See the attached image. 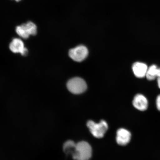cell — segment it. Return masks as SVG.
Instances as JSON below:
<instances>
[{
	"label": "cell",
	"mask_w": 160,
	"mask_h": 160,
	"mask_svg": "<svg viewBox=\"0 0 160 160\" xmlns=\"http://www.w3.org/2000/svg\"><path fill=\"white\" fill-rule=\"evenodd\" d=\"M91 146L87 142L82 141L76 144L75 151L72 158L75 160H89L92 155Z\"/></svg>",
	"instance_id": "cell-1"
},
{
	"label": "cell",
	"mask_w": 160,
	"mask_h": 160,
	"mask_svg": "<svg viewBox=\"0 0 160 160\" xmlns=\"http://www.w3.org/2000/svg\"><path fill=\"white\" fill-rule=\"evenodd\" d=\"M157 82L158 86V87L160 89V77L158 78H157Z\"/></svg>",
	"instance_id": "cell-14"
},
{
	"label": "cell",
	"mask_w": 160,
	"mask_h": 160,
	"mask_svg": "<svg viewBox=\"0 0 160 160\" xmlns=\"http://www.w3.org/2000/svg\"><path fill=\"white\" fill-rule=\"evenodd\" d=\"M88 54L87 48L83 45H79L70 50L69 55L74 61L81 62L83 61Z\"/></svg>",
	"instance_id": "cell-4"
},
{
	"label": "cell",
	"mask_w": 160,
	"mask_h": 160,
	"mask_svg": "<svg viewBox=\"0 0 160 160\" xmlns=\"http://www.w3.org/2000/svg\"><path fill=\"white\" fill-rule=\"evenodd\" d=\"M148 68L147 65L141 62H136L133 64L132 69L136 77L143 78L146 77Z\"/></svg>",
	"instance_id": "cell-8"
},
{
	"label": "cell",
	"mask_w": 160,
	"mask_h": 160,
	"mask_svg": "<svg viewBox=\"0 0 160 160\" xmlns=\"http://www.w3.org/2000/svg\"><path fill=\"white\" fill-rule=\"evenodd\" d=\"M156 105L158 110L160 111V95L158 96L156 100Z\"/></svg>",
	"instance_id": "cell-13"
},
{
	"label": "cell",
	"mask_w": 160,
	"mask_h": 160,
	"mask_svg": "<svg viewBox=\"0 0 160 160\" xmlns=\"http://www.w3.org/2000/svg\"><path fill=\"white\" fill-rule=\"evenodd\" d=\"M25 25L30 35H35L37 34V27L34 23L32 22H29L25 23Z\"/></svg>",
	"instance_id": "cell-12"
},
{
	"label": "cell",
	"mask_w": 160,
	"mask_h": 160,
	"mask_svg": "<svg viewBox=\"0 0 160 160\" xmlns=\"http://www.w3.org/2000/svg\"><path fill=\"white\" fill-rule=\"evenodd\" d=\"M87 126L92 134L97 138H103L108 128L107 122L104 120L99 123L90 120L87 122Z\"/></svg>",
	"instance_id": "cell-2"
},
{
	"label": "cell",
	"mask_w": 160,
	"mask_h": 160,
	"mask_svg": "<svg viewBox=\"0 0 160 160\" xmlns=\"http://www.w3.org/2000/svg\"><path fill=\"white\" fill-rule=\"evenodd\" d=\"M146 77L149 81H152L160 77V68L155 65L150 66L148 68Z\"/></svg>",
	"instance_id": "cell-9"
},
{
	"label": "cell",
	"mask_w": 160,
	"mask_h": 160,
	"mask_svg": "<svg viewBox=\"0 0 160 160\" xmlns=\"http://www.w3.org/2000/svg\"><path fill=\"white\" fill-rule=\"evenodd\" d=\"M133 105L136 109L139 111H143L147 109L148 102L147 98L144 96L138 94L134 98Z\"/></svg>",
	"instance_id": "cell-7"
},
{
	"label": "cell",
	"mask_w": 160,
	"mask_h": 160,
	"mask_svg": "<svg viewBox=\"0 0 160 160\" xmlns=\"http://www.w3.org/2000/svg\"><path fill=\"white\" fill-rule=\"evenodd\" d=\"M68 90L75 94H79L84 92L87 89V85L83 79L79 77L70 79L67 83Z\"/></svg>",
	"instance_id": "cell-3"
},
{
	"label": "cell",
	"mask_w": 160,
	"mask_h": 160,
	"mask_svg": "<svg viewBox=\"0 0 160 160\" xmlns=\"http://www.w3.org/2000/svg\"><path fill=\"white\" fill-rule=\"evenodd\" d=\"M16 31L18 35L22 38L27 39L29 37L30 35L26 29L25 24L18 26L16 28Z\"/></svg>",
	"instance_id": "cell-11"
},
{
	"label": "cell",
	"mask_w": 160,
	"mask_h": 160,
	"mask_svg": "<svg viewBox=\"0 0 160 160\" xmlns=\"http://www.w3.org/2000/svg\"><path fill=\"white\" fill-rule=\"evenodd\" d=\"M9 48L13 53H20L22 55H25L27 53L28 50L25 47L23 42L19 38L14 39L10 43Z\"/></svg>",
	"instance_id": "cell-6"
},
{
	"label": "cell",
	"mask_w": 160,
	"mask_h": 160,
	"mask_svg": "<svg viewBox=\"0 0 160 160\" xmlns=\"http://www.w3.org/2000/svg\"><path fill=\"white\" fill-rule=\"evenodd\" d=\"M76 144L71 140L65 142L63 146V150L66 154H71L73 157L75 152Z\"/></svg>",
	"instance_id": "cell-10"
},
{
	"label": "cell",
	"mask_w": 160,
	"mask_h": 160,
	"mask_svg": "<svg viewBox=\"0 0 160 160\" xmlns=\"http://www.w3.org/2000/svg\"><path fill=\"white\" fill-rule=\"evenodd\" d=\"M16 1H20V0H15Z\"/></svg>",
	"instance_id": "cell-15"
},
{
	"label": "cell",
	"mask_w": 160,
	"mask_h": 160,
	"mask_svg": "<svg viewBox=\"0 0 160 160\" xmlns=\"http://www.w3.org/2000/svg\"><path fill=\"white\" fill-rule=\"evenodd\" d=\"M131 133L128 130L124 128L118 130L116 141L118 144L121 146L127 145L131 141Z\"/></svg>",
	"instance_id": "cell-5"
}]
</instances>
